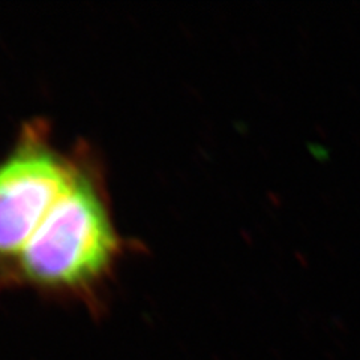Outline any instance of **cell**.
<instances>
[{
    "label": "cell",
    "instance_id": "1",
    "mask_svg": "<svg viewBox=\"0 0 360 360\" xmlns=\"http://www.w3.org/2000/svg\"><path fill=\"white\" fill-rule=\"evenodd\" d=\"M125 246L111 212L103 167L87 144H78L71 184L8 270L0 291L32 290L82 303L98 315Z\"/></svg>",
    "mask_w": 360,
    "mask_h": 360
},
{
    "label": "cell",
    "instance_id": "2",
    "mask_svg": "<svg viewBox=\"0 0 360 360\" xmlns=\"http://www.w3.org/2000/svg\"><path fill=\"white\" fill-rule=\"evenodd\" d=\"M78 146L60 150L47 120L22 123L0 158V283L75 174Z\"/></svg>",
    "mask_w": 360,
    "mask_h": 360
}]
</instances>
